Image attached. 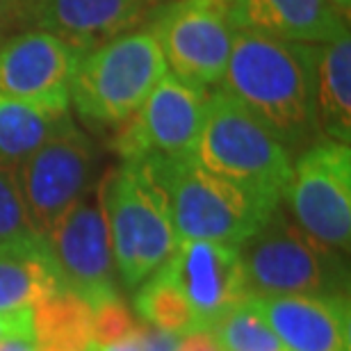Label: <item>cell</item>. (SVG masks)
<instances>
[{
    "label": "cell",
    "mask_w": 351,
    "mask_h": 351,
    "mask_svg": "<svg viewBox=\"0 0 351 351\" xmlns=\"http://www.w3.org/2000/svg\"><path fill=\"white\" fill-rule=\"evenodd\" d=\"M319 46L237 30L221 91L237 98L269 128L290 156L322 137L315 114Z\"/></svg>",
    "instance_id": "1"
},
{
    "label": "cell",
    "mask_w": 351,
    "mask_h": 351,
    "mask_svg": "<svg viewBox=\"0 0 351 351\" xmlns=\"http://www.w3.org/2000/svg\"><path fill=\"white\" fill-rule=\"evenodd\" d=\"M194 160L269 210L283 203L294 162L261 119L221 89L208 94Z\"/></svg>",
    "instance_id": "2"
},
{
    "label": "cell",
    "mask_w": 351,
    "mask_h": 351,
    "mask_svg": "<svg viewBox=\"0 0 351 351\" xmlns=\"http://www.w3.org/2000/svg\"><path fill=\"white\" fill-rule=\"evenodd\" d=\"M137 165L162 194L180 240L240 247L274 213L233 182L203 169L194 156H151Z\"/></svg>",
    "instance_id": "3"
},
{
    "label": "cell",
    "mask_w": 351,
    "mask_h": 351,
    "mask_svg": "<svg viewBox=\"0 0 351 351\" xmlns=\"http://www.w3.org/2000/svg\"><path fill=\"white\" fill-rule=\"evenodd\" d=\"M240 265L249 299L349 297L347 256L308 237L283 203L240 244Z\"/></svg>",
    "instance_id": "4"
},
{
    "label": "cell",
    "mask_w": 351,
    "mask_h": 351,
    "mask_svg": "<svg viewBox=\"0 0 351 351\" xmlns=\"http://www.w3.org/2000/svg\"><path fill=\"white\" fill-rule=\"evenodd\" d=\"M167 73L151 27H137L80 55L71 78V103L94 123H123Z\"/></svg>",
    "instance_id": "5"
},
{
    "label": "cell",
    "mask_w": 351,
    "mask_h": 351,
    "mask_svg": "<svg viewBox=\"0 0 351 351\" xmlns=\"http://www.w3.org/2000/svg\"><path fill=\"white\" fill-rule=\"evenodd\" d=\"M101 196L119 280L135 290L169 261L180 237L162 194L137 162H123L108 176L101 182Z\"/></svg>",
    "instance_id": "6"
},
{
    "label": "cell",
    "mask_w": 351,
    "mask_h": 351,
    "mask_svg": "<svg viewBox=\"0 0 351 351\" xmlns=\"http://www.w3.org/2000/svg\"><path fill=\"white\" fill-rule=\"evenodd\" d=\"M287 215L322 247L347 256L351 242V149L319 137L292 162Z\"/></svg>",
    "instance_id": "7"
},
{
    "label": "cell",
    "mask_w": 351,
    "mask_h": 351,
    "mask_svg": "<svg viewBox=\"0 0 351 351\" xmlns=\"http://www.w3.org/2000/svg\"><path fill=\"white\" fill-rule=\"evenodd\" d=\"M62 278L91 308L123 299L105 217L101 182L91 185L44 233Z\"/></svg>",
    "instance_id": "8"
},
{
    "label": "cell",
    "mask_w": 351,
    "mask_h": 351,
    "mask_svg": "<svg viewBox=\"0 0 351 351\" xmlns=\"http://www.w3.org/2000/svg\"><path fill=\"white\" fill-rule=\"evenodd\" d=\"M149 27L167 71L201 89L219 85L237 32L226 0H173Z\"/></svg>",
    "instance_id": "9"
},
{
    "label": "cell",
    "mask_w": 351,
    "mask_h": 351,
    "mask_svg": "<svg viewBox=\"0 0 351 351\" xmlns=\"http://www.w3.org/2000/svg\"><path fill=\"white\" fill-rule=\"evenodd\" d=\"M206 101V89L167 71L135 114L121 123L112 146L123 162L151 156H194Z\"/></svg>",
    "instance_id": "10"
},
{
    "label": "cell",
    "mask_w": 351,
    "mask_h": 351,
    "mask_svg": "<svg viewBox=\"0 0 351 351\" xmlns=\"http://www.w3.org/2000/svg\"><path fill=\"white\" fill-rule=\"evenodd\" d=\"M96 165L94 144L71 123L19 167V185L34 230L46 233L51 223L87 192L94 182Z\"/></svg>",
    "instance_id": "11"
},
{
    "label": "cell",
    "mask_w": 351,
    "mask_h": 351,
    "mask_svg": "<svg viewBox=\"0 0 351 351\" xmlns=\"http://www.w3.org/2000/svg\"><path fill=\"white\" fill-rule=\"evenodd\" d=\"M80 51L46 30H25L0 46V96L69 108Z\"/></svg>",
    "instance_id": "12"
},
{
    "label": "cell",
    "mask_w": 351,
    "mask_h": 351,
    "mask_svg": "<svg viewBox=\"0 0 351 351\" xmlns=\"http://www.w3.org/2000/svg\"><path fill=\"white\" fill-rule=\"evenodd\" d=\"M192 308L199 331L247 301L240 247L210 240H180L173 256L160 267Z\"/></svg>",
    "instance_id": "13"
},
{
    "label": "cell",
    "mask_w": 351,
    "mask_h": 351,
    "mask_svg": "<svg viewBox=\"0 0 351 351\" xmlns=\"http://www.w3.org/2000/svg\"><path fill=\"white\" fill-rule=\"evenodd\" d=\"M144 0H30L27 23L87 53L149 16Z\"/></svg>",
    "instance_id": "14"
},
{
    "label": "cell",
    "mask_w": 351,
    "mask_h": 351,
    "mask_svg": "<svg viewBox=\"0 0 351 351\" xmlns=\"http://www.w3.org/2000/svg\"><path fill=\"white\" fill-rule=\"evenodd\" d=\"M287 351H351L349 297L254 299Z\"/></svg>",
    "instance_id": "15"
},
{
    "label": "cell",
    "mask_w": 351,
    "mask_h": 351,
    "mask_svg": "<svg viewBox=\"0 0 351 351\" xmlns=\"http://www.w3.org/2000/svg\"><path fill=\"white\" fill-rule=\"evenodd\" d=\"M235 30H249L294 44L324 46L347 32V19L328 0H233Z\"/></svg>",
    "instance_id": "16"
},
{
    "label": "cell",
    "mask_w": 351,
    "mask_h": 351,
    "mask_svg": "<svg viewBox=\"0 0 351 351\" xmlns=\"http://www.w3.org/2000/svg\"><path fill=\"white\" fill-rule=\"evenodd\" d=\"M60 290L66 283L44 233L0 240V315L32 308Z\"/></svg>",
    "instance_id": "17"
},
{
    "label": "cell",
    "mask_w": 351,
    "mask_h": 351,
    "mask_svg": "<svg viewBox=\"0 0 351 351\" xmlns=\"http://www.w3.org/2000/svg\"><path fill=\"white\" fill-rule=\"evenodd\" d=\"M315 114L322 137L351 139V39L349 32L319 46Z\"/></svg>",
    "instance_id": "18"
},
{
    "label": "cell",
    "mask_w": 351,
    "mask_h": 351,
    "mask_svg": "<svg viewBox=\"0 0 351 351\" xmlns=\"http://www.w3.org/2000/svg\"><path fill=\"white\" fill-rule=\"evenodd\" d=\"M71 123L69 108L0 96V162L19 169L34 151Z\"/></svg>",
    "instance_id": "19"
},
{
    "label": "cell",
    "mask_w": 351,
    "mask_h": 351,
    "mask_svg": "<svg viewBox=\"0 0 351 351\" xmlns=\"http://www.w3.org/2000/svg\"><path fill=\"white\" fill-rule=\"evenodd\" d=\"M34 351H87L91 347V306L71 290H60L32 308Z\"/></svg>",
    "instance_id": "20"
},
{
    "label": "cell",
    "mask_w": 351,
    "mask_h": 351,
    "mask_svg": "<svg viewBox=\"0 0 351 351\" xmlns=\"http://www.w3.org/2000/svg\"><path fill=\"white\" fill-rule=\"evenodd\" d=\"M132 304H135L139 322L156 326L160 331L176 333L180 338L199 331L192 308L162 269H158L153 276L146 278L142 285H137V294Z\"/></svg>",
    "instance_id": "21"
},
{
    "label": "cell",
    "mask_w": 351,
    "mask_h": 351,
    "mask_svg": "<svg viewBox=\"0 0 351 351\" xmlns=\"http://www.w3.org/2000/svg\"><path fill=\"white\" fill-rule=\"evenodd\" d=\"M219 351H287L274 328L267 324L256 301L247 299L233 306L208 328Z\"/></svg>",
    "instance_id": "22"
},
{
    "label": "cell",
    "mask_w": 351,
    "mask_h": 351,
    "mask_svg": "<svg viewBox=\"0 0 351 351\" xmlns=\"http://www.w3.org/2000/svg\"><path fill=\"white\" fill-rule=\"evenodd\" d=\"M32 230L34 226L19 185V173L14 167L0 162V240H10Z\"/></svg>",
    "instance_id": "23"
},
{
    "label": "cell",
    "mask_w": 351,
    "mask_h": 351,
    "mask_svg": "<svg viewBox=\"0 0 351 351\" xmlns=\"http://www.w3.org/2000/svg\"><path fill=\"white\" fill-rule=\"evenodd\" d=\"M139 319L123 304V299L105 301V304L91 308V345H112L121 342L137 333Z\"/></svg>",
    "instance_id": "24"
},
{
    "label": "cell",
    "mask_w": 351,
    "mask_h": 351,
    "mask_svg": "<svg viewBox=\"0 0 351 351\" xmlns=\"http://www.w3.org/2000/svg\"><path fill=\"white\" fill-rule=\"evenodd\" d=\"M32 338H34V331H32V311L30 308L0 315V345H3V342H10V340L32 342Z\"/></svg>",
    "instance_id": "25"
},
{
    "label": "cell",
    "mask_w": 351,
    "mask_h": 351,
    "mask_svg": "<svg viewBox=\"0 0 351 351\" xmlns=\"http://www.w3.org/2000/svg\"><path fill=\"white\" fill-rule=\"evenodd\" d=\"M139 340H142L144 351H178L180 335L160 331L156 326H149L144 322H139Z\"/></svg>",
    "instance_id": "26"
},
{
    "label": "cell",
    "mask_w": 351,
    "mask_h": 351,
    "mask_svg": "<svg viewBox=\"0 0 351 351\" xmlns=\"http://www.w3.org/2000/svg\"><path fill=\"white\" fill-rule=\"evenodd\" d=\"M30 0H0V30L14 23H27Z\"/></svg>",
    "instance_id": "27"
},
{
    "label": "cell",
    "mask_w": 351,
    "mask_h": 351,
    "mask_svg": "<svg viewBox=\"0 0 351 351\" xmlns=\"http://www.w3.org/2000/svg\"><path fill=\"white\" fill-rule=\"evenodd\" d=\"M178 351H219V347L208 331H194L182 335Z\"/></svg>",
    "instance_id": "28"
},
{
    "label": "cell",
    "mask_w": 351,
    "mask_h": 351,
    "mask_svg": "<svg viewBox=\"0 0 351 351\" xmlns=\"http://www.w3.org/2000/svg\"><path fill=\"white\" fill-rule=\"evenodd\" d=\"M137 331H139V326H137ZM87 351H144V347H142V340H139V333H135L121 342H112V345H91Z\"/></svg>",
    "instance_id": "29"
},
{
    "label": "cell",
    "mask_w": 351,
    "mask_h": 351,
    "mask_svg": "<svg viewBox=\"0 0 351 351\" xmlns=\"http://www.w3.org/2000/svg\"><path fill=\"white\" fill-rule=\"evenodd\" d=\"M328 3H331L335 10H338L342 16L345 19H349V10H351V0H328Z\"/></svg>",
    "instance_id": "30"
},
{
    "label": "cell",
    "mask_w": 351,
    "mask_h": 351,
    "mask_svg": "<svg viewBox=\"0 0 351 351\" xmlns=\"http://www.w3.org/2000/svg\"><path fill=\"white\" fill-rule=\"evenodd\" d=\"M144 3H146V5H149V7H151V10H156V7H158V5H165V3H167V0H144Z\"/></svg>",
    "instance_id": "31"
}]
</instances>
